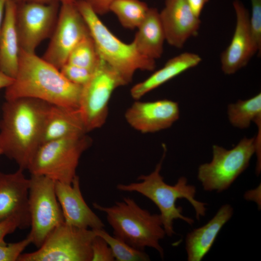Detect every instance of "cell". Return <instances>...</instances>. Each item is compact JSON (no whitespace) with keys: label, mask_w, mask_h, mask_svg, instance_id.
I'll return each mask as SVG.
<instances>
[{"label":"cell","mask_w":261,"mask_h":261,"mask_svg":"<svg viewBox=\"0 0 261 261\" xmlns=\"http://www.w3.org/2000/svg\"><path fill=\"white\" fill-rule=\"evenodd\" d=\"M51 104L29 98L6 101L0 122V147L19 168L28 170L41 145L44 126Z\"/></svg>","instance_id":"6da1fadb"},{"label":"cell","mask_w":261,"mask_h":261,"mask_svg":"<svg viewBox=\"0 0 261 261\" xmlns=\"http://www.w3.org/2000/svg\"><path fill=\"white\" fill-rule=\"evenodd\" d=\"M82 86L74 84L60 70L35 53L20 49L18 69L13 83L6 88V101L20 98L79 109Z\"/></svg>","instance_id":"7a4b0ae2"},{"label":"cell","mask_w":261,"mask_h":261,"mask_svg":"<svg viewBox=\"0 0 261 261\" xmlns=\"http://www.w3.org/2000/svg\"><path fill=\"white\" fill-rule=\"evenodd\" d=\"M166 149L160 161L154 170L147 175H141L137 178L138 182L129 184H119L116 188L122 191L138 192L151 201L159 208L163 227L168 236L175 233L174 229V220L180 219L192 226L194 221L182 214V208L176 206L178 199H185L194 209L197 219L205 215L206 203L195 199L196 189L192 185L188 183L186 177L181 176L173 185L167 184L160 174Z\"/></svg>","instance_id":"3957f363"},{"label":"cell","mask_w":261,"mask_h":261,"mask_svg":"<svg viewBox=\"0 0 261 261\" xmlns=\"http://www.w3.org/2000/svg\"><path fill=\"white\" fill-rule=\"evenodd\" d=\"M93 205L106 214L107 221L113 230V236L140 250L152 247L163 258L164 251L160 241L166 235L160 214H151L129 197L110 207L96 203Z\"/></svg>","instance_id":"277c9868"},{"label":"cell","mask_w":261,"mask_h":261,"mask_svg":"<svg viewBox=\"0 0 261 261\" xmlns=\"http://www.w3.org/2000/svg\"><path fill=\"white\" fill-rule=\"evenodd\" d=\"M75 4L87 25L100 58L117 72L126 85L132 81L137 71L155 69V60L141 55L132 42L127 44L116 37L85 1L76 0Z\"/></svg>","instance_id":"5b68a950"},{"label":"cell","mask_w":261,"mask_h":261,"mask_svg":"<svg viewBox=\"0 0 261 261\" xmlns=\"http://www.w3.org/2000/svg\"><path fill=\"white\" fill-rule=\"evenodd\" d=\"M212 160L200 165L197 177L204 190L221 192L230 188L237 178L248 167L255 153L261 159V144L256 137L241 139L231 149L214 145Z\"/></svg>","instance_id":"8992f818"},{"label":"cell","mask_w":261,"mask_h":261,"mask_svg":"<svg viewBox=\"0 0 261 261\" xmlns=\"http://www.w3.org/2000/svg\"><path fill=\"white\" fill-rule=\"evenodd\" d=\"M86 134L62 138L41 145L28 170L55 181L70 184L83 153L91 145Z\"/></svg>","instance_id":"52a82bcc"},{"label":"cell","mask_w":261,"mask_h":261,"mask_svg":"<svg viewBox=\"0 0 261 261\" xmlns=\"http://www.w3.org/2000/svg\"><path fill=\"white\" fill-rule=\"evenodd\" d=\"M93 230L64 222L56 227L35 251L22 253L17 261H91Z\"/></svg>","instance_id":"ba28073f"},{"label":"cell","mask_w":261,"mask_h":261,"mask_svg":"<svg viewBox=\"0 0 261 261\" xmlns=\"http://www.w3.org/2000/svg\"><path fill=\"white\" fill-rule=\"evenodd\" d=\"M31 230L28 236L40 247L50 233L64 222L55 191V181L44 175L31 174L28 196Z\"/></svg>","instance_id":"9c48e42d"},{"label":"cell","mask_w":261,"mask_h":261,"mask_svg":"<svg viewBox=\"0 0 261 261\" xmlns=\"http://www.w3.org/2000/svg\"><path fill=\"white\" fill-rule=\"evenodd\" d=\"M125 85L117 72L101 58L90 79L83 86L80 96L79 110L87 132L104 125L113 91Z\"/></svg>","instance_id":"30bf717a"},{"label":"cell","mask_w":261,"mask_h":261,"mask_svg":"<svg viewBox=\"0 0 261 261\" xmlns=\"http://www.w3.org/2000/svg\"><path fill=\"white\" fill-rule=\"evenodd\" d=\"M75 1L60 3L56 26L42 57L59 70L66 63L73 48L90 35Z\"/></svg>","instance_id":"8fae6325"},{"label":"cell","mask_w":261,"mask_h":261,"mask_svg":"<svg viewBox=\"0 0 261 261\" xmlns=\"http://www.w3.org/2000/svg\"><path fill=\"white\" fill-rule=\"evenodd\" d=\"M60 5L58 1L16 4L15 23L21 50L35 53L40 44L51 36Z\"/></svg>","instance_id":"7c38bea8"},{"label":"cell","mask_w":261,"mask_h":261,"mask_svg":"<svg viewBox=\"0 0 261 261\" xmlns=\"http://www.w3.org/2000/svg\"><path fill=\"white\" fill-rule=\"evenodd\" d=\"M179 113L178 103L172 100H136L126 111L125 118L136 130L153 133L171 127L178 119Z\"/></svg>","instance_id":"4fadbf2b"},{"label":"cell","mask_w":261,"mask_h":261,"mask_svg":"<svg viewBox=\"0 0 261 261\" xmlns=\"http://www.w3.org/2000/svg\"><path fill=\"white\" fill-rule=\"evenodd\" d=\"M236 24L231 41L220 56L221 68L232 74L247 65L257 53L249 28V13L239 0L233 2Z\"/></svg>","instance_id":"5bb4252c"},{"label":"cell","mask_w":261,"mask_h":261,"mask_svg":"<svg viewBox=\"0 0 261 261\" xmlns=\"http://www.w3.org/2000/svg\"><path fill=\"white\" fill-rule=\"evenodd\" d=\"M160 16L166 41L171 46L181 48L199 29L200 17L195 14L187 0H165Z\"/></svg>","instance_id":"9a60e30c"},{"label":"cell","mask_w":261,"mask_h":261,"mask_svg":"<svg viewBox=\"0 0 261 261\" xmlns=\"http://www.w3.org/2000/svg\"><path fill=\"white\" fill-rule=\"evenodd\" d=\"M55 191L65 223L81 229L104 228L102 220L84 200L78 175L70 184L55 181Z\"/></svg>","instance_id":"2e32d148"},{"label":"cell","mask_w":261,"mask_h":261,"mask_svg":"<svg viewBox=\"0 0 261 261\" xmlns=\"http://www.w3.org/2000/svg\"><path fill=\"white\" fill-rule=\"evenodd\" d=\"M19 168L13 173L0 172V221L11 216L20 218L30 227L28 196L29 178Z\"/></svg>","instance_id":"e0dca14e"},{"label":"cell","mask_w":261,"mask_h":261,"mask_svg":"<svg viewBox=\"0 0 261 261\" xmlns=\"http://www.w3.org/2000/svg\"><path fill=\"white\" fill-rule=\"evenodd\" d=\"M233 209L231 205H222L215 216L204 225L187 233L185 249L188 261H201L209 251L218 233L231 218Z\"/></svg>","instance_id":"ac0fdd59"},{"label":"cell","mask_w":261,"mask_h":261,"mask_svg":"<svg viewBox=\"0 0 261 261\" xmlns=\"http://www.w3.org/2000/svg\"><path fill=\"white\" fill-rule=\"evenodd\" d=\"M87 133L79 109L51 104L44 121L41 145Z\"/></svg>","instance_id":"d6986e66"},{"label":"cell","mask_w":261,"mask_h":261,"mask_svg":"<svg viewBox=\"0 0 261 261\" xmlns=\"http://www.w3.org/2000/svg\"><path fill=\"white\" fill-rule=\"evenodd\" d=\"M16 4L6 1L0 32V71L14 79L18 69L20 50L15 23Z\"/></svg>","instance_id":"ffe728a7"},{"label":"cell","mask_w":261,"mask_h":261,"mask_svg":"<svg viewBox=\"0 0 261 261\" xmlns=\"http://www.w3.org/2000/svg\"><path fill=\"white\" fill-rule=\"evenodd\" d=\"M201 61L200 56L193 53L184 52L176 56L148 78L134 85L130 90V96L138 100L147 93L196 66Z\"/></svg>","instance_id":"44dd1931"},{"label":"cell","mask_w":261,"mask_h":261,"mask_svg":"<svg viewBox=\"0 0 261 261\" xmlns=\"http://www.w3.org/2000/svg\"><path fill=\"white\" fill-rule=\"evenodd\" d=\"M132 41L143 56L155 60L163 52L165 34L160 16L155 8H149L145 19L137 28Z\"/></svg>","instance_id":"7402d4cb"},{"label":"cell","mask_w":261,"mask_h":261,"mask_svg":"<svg viewBox=\"0 0 261 261\" xmlns=\"http://www.w3.org/2000/svg\"><path fill=\"white\" fill-rule=\"evenodd\" d=\"M227 114L230 123L239 129L247 128L251 122L256 123L261 120V93L230 104Z\"/></svg>","instance_id":"603a6c76"},{"label":"cell","mask_w":261,"mask_h":261,"mask_svg":"<svg viewBox=\"0 0 261 261\" xmlns=\"http://www.w3.org/2000/svg\"><path fill=\"white\" fill-rule=\"evenodd\" d=\"M149 8L140 0H116L111 5L109 12L116 16L124 28L133 29L143 22Z\"/></svg>","instance_id":"cb8c5ba5"},{"label":"cell","mask_w":261,"mask_h":261,"mask_svg":"<svg viewBox=\"0 0 261 261\" xmlns=\"http://www.w3.org/2000/svg\"><path fill=\"white\" fill-rule=\"evenodd\" d=\"M101 60L90 35L82 39L72 50L66 63L83 67L93 72Z\"/></svg>","instance_id":"d4e9b609"},{"label":"cell","mask_w":261,"mask_h":261,"mask_svg":"<svg viewBox=\"0 0 261 261\" xmlns=\"http://www.w3.org/2000/svg\"><path fill=\"white\" fill-rule=\"evenodd\" d=\"M97 235L103 238L110 247L115 261H148L149 255L145 251L136 249L125 242L111 236L104 229L93 230Z\"/></svg>","instance_id":"484cf974"},{"label":"cell","mask_w":261,"mask_h":261,"mask_svg":"<svg viewBox=\"0 0 261 261\" xmlns=\"http://www.w3.org/2000/svg\"><path fill=\"white\" fill-rule=\"evenodd\" d=\"M250 2L249 28L254 47L259 55L261 50V0H250Z\"/></svg>","instance_id":"4316f807"},{"label":"cell","mask_w":261,"mask_h":261,"mask_svg":"<svg viewBox=\"0 0 261 261\" xmlns=\"http://www.w3.org/2000/svg\"><path fill=\"white\" fill-rule=\"evenodd\" d=\"M31 244L27 236L22 240L15 243L0 244V261H17L25 249Z\"/></svg>","instance_id":"83f0119b"},{"label":"cell","mask_w":261,"mask_h":261,"mask_svg":"<svg viewBox=\"0 0 261 261\" xmlns=\"http://www.w3.org/2000/svg\"><path fill=\"white\" fill-rule=\"evenodd\" d=\"M59 70L69 81L82 86L89 81L94 72L68 63H66Z\"/></svg>","instance_id":"f1b7e54d"},{"label":"cell","mask_w":261,"mask_h":261,"mask_svg":"<svg viewBox=\"0 0 261 261\" xmlns=\"http://www.w3.org/2000/svg\"><path fill=\"white\" fill-rule=\"evenodd\" d=\"M92 258L91 261H114L112 250L102 237L97 235L92 243Z\"/></svg>","instance_id":"f546056e"},{"label":"cell","mask_w":261,"mask_h":261,"mask_svg":"<svg viewBox=\"0 0 261 261\" xmlns=\"http://www.w3.org/2000/svg\"><path fill=\"white\" fill-rule=\"evenodd\" d=\"M27 229L22 220L15 216L0 221V244L4 242V238L14 232L17 229Z\"/></svg>","instance_id":"4dcf8cb0"},{"label":"cell","mask_w":261,"mask_h":261,"mask_svg":"<svg viewBox=\"0 0 261 261\" xmlns=\"http://www.w3.org/2000/svg\"><path fill=\"white\" fill-rule=\"evenodd\" d=\"M98 15L109 12L111 5L116 0H84Z\"/></svg>","instance_id":"1f68e13d"},{"label":"cell","mask_w":261,"mask_h":261,"mask_svg":"<svg viewBox=\"0 0 261 261\" xmlns=\"http://www.w3.org/2000/svg\"><path fill=\"white\" fill-rule=\"evenodd\" d=\"M209 0H187L188 2L196 15L200 17L202 10Z\"/></svg>","instance_id":"d6a6232c"},{"label":"cell","mask_w":261,"mask_h":261,"mask_svg":"<svg viewBox=\"0 0 261 261\" xmlns=\"http://www.w3.org/2000/svg\"><path fill=\"white\" fill-rule=\"evenodd\" d=\"M16 4L23 3H47L53 1H58L59 2L63 3L66 2H74L76 0H13Z\"/></svg>","instance_id":"836d02e7"},{"label":"cell","mask_w":261,"mask_h":261,"mask_svg":"<svg viewBox=\"0 0 261 261\" xmlns=\"http://www.w3.org/2000/svg\"><path fill=\"white\" fill-rule=\"evenodd\" d=\"M14 78H11L0 71V88H6L13 82Z\"/></svg>","instance_id":"e575fe53"},{"label":"cell","mask_w":261,"mask_h":261,"mask_svg":"<svg viewBox=\"0 0 261 261\" xmlns=\"http://www.w3.org/2000/svg\"><path fill=\"white\" fill-rule=\"evenodd\" d=\"M7 0H0V32L3 20L5 7Z\"/></svg>","instance_id":"d590c367"},{"label":"cell","mask_w":261,"mask_h":261,"mask_svg":"<svg viewBox=\"0 0 261 261\" xmlns=\"http://www.w3.org/2000/svg\"><path fill=\"white\" fill-rule=\"evenodd\" d=\"M2 154H3L2 151L0 147V156L1 155H2Z\"/></svg>","instance_id":"8d00e7d4"}]
</instances>
